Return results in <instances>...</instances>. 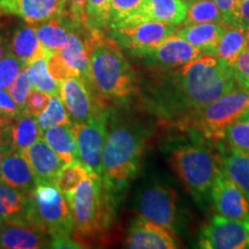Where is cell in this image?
<instances>
[{"label": "cell", "instance_id": "f907efd6", "mask_svg": "<svg viewBox=\"0 0 249 249\" xmlns=\"http://www.w3.org/2000/svg\"><path fill=\"white\" fill-rule=\"evenodd\" d=\"M185 1H186V4H187V2H189V1H192V0H185Z\"/></svg>", "mask_w": 249, "mask_h": 249}, {"label": "cell", "instance_id": "44dd1931", "mask_svg": "<svg viewBox=\"0 0 249 249\" xmlns=\"http://www.w3.org/2000/svg\"><path fill=\"white\" fill-rule=\"evenodd\" d=\"M214 145L224 171L249 198V155L232 147L224 140L214 143Z\"/></svg>", "mask_w": 249, "mask_h": 249}, {"label": "cell", "instance_id": "83f0119b", "mask_svg": "<svg viewBox=\"0 0 249 249\" xmlns=\"http://www.w3.org/2000/svg\"><path fill=\"white\" fill-rule=\"evenodd\" d=\"M42 138L61 158L65 164L79 160L75 139L71 133V124H59L50 127L42 133Z\"/></svg>", "mask_w": 249, "mask_h": 249}, {"label": "cell", "instance_id": "5b68a950", "mask_svg": "<svg viewBox=\"0 0 249 249\" xmlns=\"http://www.w3.org/2000/svg\"><path fill=\"white\" fill-rule=\"evenodd\" d=\"M191 136L192 141L171 145L167 160L186 191L198 204L204 205L211 200L214 179L223 166L216 145Z\"/></svg>", "mask_w": 249, "mask_h": 249}, {"label": "cell", "instance_id": "9c48e42d", "mask_svg": "<svg viewBox=\"0 0 249 249\" xmlns=\"http://www.w3.org/2000/svg\"><path fill=\"white\" fill-rule=\"evenodd\" d=\"M178 28V24L145 20L112 28L108 30V37L135 57L142 58L165 39L176 35Z\"/></svg>", "mask_w": 249, "mask_h": 249}, {"label": "cell", "instance_id": "f35d334b", "mask_svg": "<svg viewBox=\"0 0 249 249\" xmlns=\"http://www.w3.org/2000/svg\"><path fill=\"white\" fill-rule=\"evenodd\" d=\"M231 67L236 85L249 91V48L239 54Z\"/></svg>", "mask_w": 249, "mask_h": 249}, {"label": "cell", "instance_id": "9a60e30c", "mask_svg": "<svg viewBox=\"0 0 249 249\" xmlns=\"http://www.w3.org/2000/svg\"><path fill=\"white\" fill-rule=\"evenodd\" d=\"M67 0H0V13L17 15L26 23L36 24L65 15Z\"/></svg>", "mask_w": 249, "mask_h": 249}, {"label": "cell", "instance_id": "8fae6325", "mask_svg": "<svg viewBox=\"0 0 249 249\" xmlns=\"http://www.w3.org/2000/svg\"><path fill=\"white\" fill-rule=\"evenodd\" d=\"M59 95L73 124L86 123L107 108V102L98 95L91 81L81 76H70L59 83Z\"/></svg>", "mask_w": 249, "mask_h": 249}, {"label": "cell", "instance_id": "8d00e7d4", "mask_svg": "<svg viewBox=\"0 0 249 249\" xmlns=\"http://www.w3.org/2000/svg\"><path fill=\"white\" fill-rule=\"evenodd\" d=\"M31 88H33V82H31L28 68L26 66L21 70L20 73L18 74L17 79L14 80V82L8 88L9 95L12 96V98L14 99V102L17 103L21 111L26 110V101Z\"/></svg>", "mask_w": 249, "mask_h": 249}, {"label": "cell", "instance_id": "d6986e66", "mask_svg": "<svg viewBox=\"0 0 249 249\" xmlns=\"http://www.w3.org/2000/svg\"><path fill=\"white\" fill-rule=\"evenodd\" d=\"M91 36L92 33L86 27H74L71 30L66 45L60 51L68 67L87 81H91L89 70Z\"/></svg>", "mask_w": 249, "mask_h": 249}, {"label": "cell", "instance_id": "f1b7e54d", "mask_svg": "<svg viewBox=\"0 0 249 249\" xmlns=\"http://www.w3.org/2000/svg\"><path fill=\"white\" fill-rule=\"evenodd\" d=\"M40 138L42 129L36 117L27 111L18 114L12 126V147L22 151Z\"/></svg>", "mask_w": 249, "mask_h": 249}, {"label": "cell", "instance_id": "7dc6e473", "mask_svg": "<svg viewBox=\"0 0 249 249\" xmlns=\"http://www.w3.org/2000/svg\"><path fill=\"white\" fill-rule=\"evenodd\" d=\"M238 120H240V121H248V123H249V107L246 108L244 112H242L241 116L239 117Z\"/></svg>", "mask_w": 249, "mask_h": 249}, {"label": "cell", "instance_id": "4dcf8cb0", "mask_svg": "<svg viewBox=\"0 0 249 249\" xmlns=\"http://www.w3.org/2000/svg\"><path fill=\"white\" fill-rule=\"evenodd\" d=\"M194 23L226 24L223 13L213 0H192L187 2V14L182 24Z\"/></svg>", "mask_w": 249, "mask_h": 249}, {"label": "cell", "instance_id": "f546056e", "mask_svg": "<svg viewBox=\"0 0 249 249\" xmlns=\"http://www.w3.org/2000/svg\"><path fill=\"white\" fill-rule=\"evenodd\" d=\"M111 0H87L85 26L93 34L105 35L110 30Z\"/></svg>", "mask_w": 249, "mask_h": 249}, {"label": "cell", "instance_id": "4fadbf2b", "mask_svg": "<svg viewBox=\"0 0 249 249\" xmlns=\"http://www.w3.org/2000/svg\"><path fill=\"white\" fill-rule=\"evenodd\" d=\"M211 201L217 214L236 220H249V198L222 169L211 189Z\"/></svg>", "mask_w": 249, "mask_h": 249}, {"label": "cell", "instance_id": "ab89813d", "mask_svg": "<svg viewBox=\"0 0 249 249\" xmlns=\"http://www.w3.org/2000/svg\"><path fill=\"white\" fill-rule=\"evenodd\" d=\"M48 68L50 74L58 83L62 82L70 76H79L62 59L60 52L51 53L48 58Z\"/></svg>", "mask_w": 249, "mask_h": 249}, {"label": "cell", "instance_id": "52a82bcc", "mask_svg": "<svg viewBox=\"0 0 249 249\" xmlns=\"http://www.w3.org/2000/svg\"><path fill=\"white\" fill-rule=\"evenodd\" d=\"M30 223L49 233L51 248H81L74 240L67 198L55 183L38 182L30 193Z\"/></svg>", "mask_w": 249, "mask_h": 249}, {"label": "cell", "instance_id": "1f68e13d", "mask_svg": "<svg viewBox=\"0 0 249 249\" xmlns=\"http://www.w3.org/2000/svg\"><path fill=\"white\" fill-rule=\"evenodd\" d=\"M48 58L49 57H42L31 61L29 65H27L28 73H29L34 88L42 90V91L49 93L50 96L59 95L60 87L50 74Z\"/></svg>", "mask_w": 249, "mask_h": 249}, {"label": "cell", "instance_id": "f6af8a7d", "mask_svg": "<svg viewBox=\"0 0 249 249\" xmlns=\"http://www.w3.org/2000/svg\"><path fill=\"white\" fill-rule=\"evenodd\" d=\"M240 8L242 23L249 28V0H240Z\"/></svg>", "mask_w": 249, "mask_h": 249}, {"label": "cell", "instance_id": "7c38bea8", "mask_svg": "<svg viewBox=\"0 0 249 249\" xmlns=\"http://www.w3.org/2000/svg\"><path fill=\"white\" fill-rule=\"evenodd\" d=\"M197 245L204 249H249V220L229 219L216 213L201 229Z\"/></svg>", "mask_w": 249, "mask_h": 249}, {"label": "cell", "instance_id": "ac0fdd59", "mask_svg": "<svg viewBox=\"0 0 249 249\" xmlns=\"http://www.w3.org/2000/svg\"><path fill=\"white\" fill-rule=\"evenodd\" d=\"M21 154L30 165L37 183H55L58 174L65 163L44 139H38L21 151Z\"/></svg>", "mask_w": 249, "mask_h": 249}, {"label": "cell", "instance_id": "836d02e7", "mask_svg": "<svg viewBox=\"0 0 249 249\" xmlns=\"http://www.w3.org/2000/svg\"><path fill=\"white\" fill-rule=\"evenodd\" d=\"M90 173L91 171L82 161L75 160L71 164H66V166H62L55 180V185L62 193L67 194L74 191L77 185Z\"/></svg>", "mask_w": 249, "mask_h": 249}, {"label": "cell", "instance_id": "277c9868", "mask_svg": "<svg viewBox=\"0 0 249 249\" xmlns=\"http://www.w3.org/2000/svg\"><path fill=\"white\" fill-rule=\"evenodd\" d=\"M89 70L93 88L105 102L124 101L138 90L136 73L123 48L102 34L92 33Z\"/></svg>", "mask_w": 249, "mask_h": 249}, {"label": "cell", "instance_id": "603a6c76", "mask_svg": "<svg viewBox=\"0 0 249 249\" xmlns=\"http://www.w3.org/2000/svg\"><path fill=\"white\" fill-rule=\"evenodd\" d=\"M186 14L187 4L185 0H147L140 13L127 24L154 20L180 26L185 21Z\"/></svg>", "mask_w": 249, "mask_h": 249}, {"label": "cell", "instance_id": "74e56055", "mask_svg": "<svg viewBox=\"0 0 249 249\" xmlns=\"http://www.w3.org/2000/svg\"><path fill=\"white\" fill-rule=\"evenodd\" d=\"M23 67L26 65L9 52L0 59V91L11 87Z\"/></svg>", "mask_w": 249, "mask_h": 249}, {"label": "cell", "instance_id": "d4e9b609", "mask_svg": "<svg viewBox=\"0 0 249 249\" xmlns=\"http://www.w3.org/2000/svg\"><path fill=\"white\" fill-rule=\"evenodd\" d=\"M0 218L4 223H30V194L0 181Z\"/></svg>", "mask_w": 249, "mask_h": 249}, {"label": "cell", "instance_id": "ba28073f", "mask_svg": "<svg viewBox=\"0 0 249 249\" xmlns=\"http://www.w3.org/2000/svg\"><path fill=\"white\" fill-rule=\"evenodd\" d=\"M134 209L177 235L180 220L178 195L167 183L155 181L143 186L135 196Z\"/></svg>", "mask_w": 249, "mask_h": 249}, {"label": "cell", "instance_id": "5bb4252c", "mask_svg": "<svg viewBox=\"0 0 249 249\" xmlns=\"http://www.w3.org/2000/svg\"><path fill=\"white\" fill-rule=\"evenodd\" d=\"M124 246L130 249H174L179 242L169 230L139 216L130 224Z\"/></svg>", "mask_w": 249, "mask_h": 249}, {"label": "cell", "instance_id": "e575fe53", "mask_svg": "<svg viewBox=\"0 0 249 249\" xmlns=\"http://www.w3.org/2000/svg\"><path fill=\"white\" fill-rule=\"evenodd\" d=\"M147 0H111V28L127 24L141 11Z\"/></svg>", "mask_w": 249, "mask_h": 249}, {"label": "cell", "instance_id": "484cf974", "mask_svg": "<svg viewBox=\"0 0 249 249\" xmlns=\"http://www.w3.org/2000/svg\"><path fill=\"white\" fill-rule=\"evenodd\" d=\"M36 34L40 44L49 53L60 52L66 45L71 30L74 28L73 22L66 15H59L35 26Z\"/></svg>", "mask_w": 249, "mask_h": 249}, {"label": "cell", "instance_id": "7402d4cb", "mask_svg": "<svg viewBox=\"0 0 249 249\" xmlns=\"http://www.w3.org/2000/svg\"><path fill=\"white\" fill-rule=\"evenodd\" d=\"M226 27V24L220 23L183 24L182 27L178 28L176 35L191 43L204 55L214 57L218 42Z\"/></svg>", "mask_w": 249, "mask_h": 249}, {"label": "cell", "instance_id": "8992f818", "mask_svg": "<svg viewBox=\"0 0 249 249\" xmlns=\"http://www.w3.org/2000/svg\"><path fill=\"white\" fill-rule=\"evenodd\" d=\"M249 107V91L236 86L205 107L183 114L172 124L181 132L214 144L224 139L226 128Z\"/></svg>", "mask_w": 249, "mask_h": 249}, {"label": "cell", "instance_id": "cb8c5ba5", "mask_svg": "<svg viewBox=\"0 0 249 249\" xmlns=\"http://www.w3.org/2000/svg\"><path fill=\"white\" fill-rule=\"evenodd\" d=\"M7 49L9 53L22 61L26 66L36 59L51 54L40 44L35 26L29 23L22 24L14 31Z\"/></svg>", "mask_w": 249, "mask_h": 249}, {"label": "cell", "instance_id": "b9f144b4", "mask_svg": "<svg viewBox=\"0 0 249 249\" xmlns=\"http://www.w3.org/2000/svg\"><path fill=\"white\" fill-rule=\"evenodd\" d=\"M51 96L42 90L31 88L26 101V111L33 116L38 117L49 105Z\"/></svg>", "mask_w": 249, "mask_h": 249}, {"label": "cell", "instance_id": "30bf717a", "mask_svg": "<svg viewBox=\"0 0 249 249\" xmlns=\"http://www.w3.org/2000/svg\"><path fill=\"white\" fill-rule=\"evenodd\" d=\"M110 110L105 108L82 124H71L79 160L93 174L101 177L102 155L107 138Z\"/></svg>", "mask_w": 249, "mask_h": 249}, {"label": "cell", "instance_id": "4316f807", "mask_svg": "<svg viewBox=\"0 0 249 249\" xmlns=\"http://www.w3.org/2000/svg\"><path fill=\"white\" fill-rule=\"evenodd\" d=\"M247 48H249V28L246 26H227L218 42L214 57L232 65L239 54Z\"/></svg>", "mask_w": 249, "mask_h": 249}, {"label": "cell", "instance_id": "e0dca14e", "mask_svg": "<svg viewBox=\"0 0 249 249\" xmlns=\"http://www.w3.org/2000/svg\"><path fill=\"white\" fill-rule=\"evenodd\" d=\"M51 236L42 227L29 222H5L0 238V248L38 249L51 248Z\"/></svg>", "mask_w": 249, "mask_h": 249}, {"label": "cell", "instance_id": "ee69618b", "mask_svg": "<svg viewBox=\"0 0 249 249\" xmlns=\"http://www.w3.org/2000/svg\"><path fill=\"white\" fill-rule=\"evenodd\" d=\"M0 112L12 114V116H18V114H20L22 112L18 108V104L12 98V96L9 95V92L5 91V90L0 91Z\"/></svg>", "mask_w": 249, "mask_h": 249}, {"label": "cell", "instance_id": "d6a6232c", "mask_svg": "<svg viewBox=\"0 0 249 249\" xmlns=\"http://www.w3.org/2000/svg\"><path fill=\"white\" fill-rule=\"evenodd\" d=\"M38 124L42 133L50 127L59 126V124H71L70 114L65 107L64 103L59 95H53L50 98L49 105L38 117Z\"/></svg>", "mask_w": 249, "mask_h": 249}, {"label": "cell", "instance_id": "3957f363", "mask_svg": "<svg viewBox=\"0 0 249 249\" xmlns=\"http://www.w3.org/2000/svg\"><path fill=\"white\" fill-rule=\"evenodd\" d=\"M73 219L74 240L83 244L102 238L111 227L118 197L105 188L102 178L92 172L74 191L66 194Z\"/></svg>", "mask_w": 249, "mask_h": 249}, {"label": "cell", "instance_id": "60d3db41", "mask_svg": "<svg viewBox=\"0 0 249 249\" xmlns=\"http://www.w3.org/2000/svg\"><path fill=\"white\" fill-rule=\"evenodd\" d=\"M213 1L223 13L227 26H244L240 0H213Z\"/></svg>", "mask_w": 249, "mask_h": 249}, {"label": "cell", "instance_id": "6da1fadb", "mask_svg": "<svg viewBox=\"0 0 249 249\" xmlns=\"http://www.w3.org/2000/svg\"><path fill=\"white\" fill-rule=\"evenodd\" d=\"M236 86L229 62L213 55H202L161 77L156 105L164 117L176 120L205 107Z\"/></svg>", "mask_w": 249, "mask_h": 249}, {"label": "cell", "instance_id": "ffe728a7", "mask_svg": "<svg viewBox=\"0 0 249 249\" xmlns=\"http://www.w3.org/2000/svg\"><path fill=\"white\" fill-rule=\"evenodd\" d=\"M1 181L18 191L30 194L37 185L35 174L21 151L12 147L2 158Z\"/></svg>", "mask_w": 249, "mask_h": 249}, {"label": "cell", "instance_id": "7bdbcfd3", "mask_svg": "<svg viewBox=\"0 0 249 249\" xmlns=\"http://www.w3.org/2000/svg\"><path fill=\"white\" fill-rule=\"evenodd\" d=\"M87 0H67L65 15L71 18L74 27L85 26V8Z\"/></svg>", "mask_w": 249, "mask_h": 249}, {"label": "cell", "instance_id": "816d5d0a", "mask_svg": "<svg viewBox=\"0 0 249 249\" xmlns=\"http://www.w3.org/2000/svg\"><path fill=\"white\" fill-rule=\"evenodd\" d=\"M0 14H1V13H0Z\"/></svg>", "mask_w": 249, "mask_h": 249}, {"label": "cell", "instance_id": "681fc988", "mask_svg": "<svg viewBox=\"0 0 249 249\" xmlns=\"http://www.w3.org/2000/svg\"><path fill=\"white\" fill-rule=\"evenodd\" d=\"M2 229H4V222H2V220H1V218H0V238H1Z\"/></svg>", "mask_w": 249, "mask_h": 249}, {"label": "cell", "instance_id": "2e32d148", "mask_svg": "<svg viewBox=\"0 0 249 249\" xmlns=\"http://www.w3.org/2000/svg\"><path fill=\"white\" fill-rule=\"evenodd\" d=\"M202 55L204 54L191 43L181 37L173 35L145 53L141 59H144L155 66L161 67L163 70H173Z\"/></svg>", "mask_w": 249, "mask_h": 249}, {"label": "cell", "instance_id": "c3c4849f", "mask_svg": "<svg viewBox=\"0 0 249 249\" xmlns=\"http://www.w3.org/2000/svg\"><path fill=\"white\" fill-rule=\"evenodd\" d=\"M8 51H6V48H5V43L4 40H2L1 37H0V59H1L4 55L7 53Z\"/></svg>", "mask_w": 249, "mask_h": 249}, {"label": "cell", "instance_id": "bcb514c9", "mask_svg": "<svg viewBox=\"0 0 249 249\" xmlns=\"http://www.w3.org/2000/svg\"><path fill=\"white\" fill-rule=\"evenodd\" d=\"M12 148V144H7V143L0 142V181H1V167H2V158L6 154V151H8Z\"/></svg>", "mask_w": 249, "mask_h": 249}, {"label": "cell", "instance_id": "7a4b0ae2", "mask_svg": "<svg viewBox=\"0 0 249 249\" xmlns=\"http://www.w3.org/2000/svg\"><path fill=\"white\" fill-rule=\"evenodd\" d=\"M107 138L102 155L101 178L116 197L135 178L148 141V130L134 120L108 119Z\"/></svg>", "mask_w": 249, "mask_h": 249}, {"label": "cell", "instance_id": "d590c367", "mask_svg": "<svg viewBox=\"0 0 249 249\" xmlns=\"http://www.w3.org/2000/svg\"><path fill=\"white\" fill-rule=\"evenodd\" d=\"M224 141L249 155V123L236 120L226 128Z\"/></svg>", "mask_w": 249, "mask_h": 249}]
</instances>
